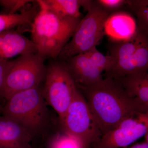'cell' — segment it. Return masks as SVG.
I'll use <instances>...</instances> for the list:
<instances>
[{
    "label": "cell",
    "mask_w": 148,
    "mask_h": 148,
    "mask_svg": "<svg viewBox=\"0 0 148 148\" xmlns=\"http://www.w3.org/2000/svg\"><path fill=\"white\" fill-rule=\"evenodd\" d=\"M90 60L99 70L105 73L108 71L113 64V60L110 55H104L94 47L86 52Z\"/></svg>",
    "instance_id": "cell-20"
},
{
    "label": "cell",
    "mask_w": 148,
    "mask_h": 148,
    "mask_svg": "<svg viewBox=\"0 0 148 148\" xmlns=\"http://www.w3.org/2000/svg\"><path fill=\"white\" fill-rule=\"evenodd\" d=\"M43 95L47 104L62 119L78 88L64 62L53 60L46 66Z\"/></svg>",
    "instance_id": "cell-6"
},
{
    "label": "cell",
    "mask_w": 148,
    "mask_h": 148,
    "mask_svg": "<svg viewBox=\"0 0 148 148\" xmlns=\"http://www.w3.org/2000/svg\"><path fill=\"white\" fill-rule=\"evenodd\" d=\"M77 88L84 96L102 135L139 112L116 79L105 77L94 84Z\"/></svg>",
    "instance_id": "cell-1"
},
{
    "label": "cell",
    "mask_w": 148,
    "mask_h": 148,
    "mask_svg": "<svg viewBox=\"0 0 148 148\" xmlns=\"http://www.w3.org/2000/svg\"><path fill=\"white\" fill-rule=\"evenodd\" d=\"M60 122L63 132L77 139L84 148H90L102 135L84 96L78 88Z\"/></svg>",
    "instance_id": "cell-5"
},
{
    "label": "cell",
    "mask_w": 148,
    "mask_h": 148,
    "mask_svg": "<svg viewBox=\"0 0 148 148\" xmlns=\"http://www.w3.org/2000/svg\"><path fill=\"white\" fill-rule=\"evenodd\" d=\"M34 2L30 0H0V5L3 10V14H14L29 8V5Z\"/></svg>",
    "instance_id": "cell-21"
},
{
    "label": "cell",
    "mask_w": 148,
    "mask_h": 148,
    "mask_svg": "<svg viewBox=\"0 0 148 148\" xmlns=\"http://www.w3.org/2000/svg\"><path fill=\"white\" fill-rule=\"evenodd\" d=\"M37 53L32 40L14 29L0 33V59L9 60L17 56Z\"/></svg>",
    "instance_id": "cell-14"
},
{
    "label": "cell",
    "mask_w": 148,
    "mask_h": 148,
    "mask_svg": "<svg viewBox=\"0 0 148 148\" xmlns=\"http://www.w3.org/2000/svg\"><path fill=\"white\" fill-rule=\"evenodd\" d=\"M96 2L101 7L110 13L120 10L126 5L125 0H96Z\"/></svg>",
    "instance_id": "cell-22"
},
{
    "label": "cell",
    "mask_w": 148,
    "mask_h": 148,
    "mask_svg": "<svg viewBox=\"0 0 148 148\" xmlns=\"http://www.w3.org/2000/svg\"><path fill=\"white\" fill-rule=\"evenodd\" d=\"M34 136L16 121L0 116V148H32Z\"/></svg>",
    "instance_id": "cell-12"
},
{
    "label": "cell",
    "mask_w": 148,
    "mask_h": 148,
    "mask_svg": "<svg viewBox=\"0 0 148 148\" xmlns=\"http://www.w3.org/2000/svg\"><path fill=\"white\" fill-rule=\"evenodd\" d=\"M138 32L137 21L130 14L119 10L109 14L104 25V33L111 42L125 41Z\"/></svg>",
    "instance_id": "cell-10"
},
{
    "label": "cell",
    "mask_w": 148,
    "mask_h": 148,
    "mask_svg": "<svg viewBox=\"0 0 148 148\" xmlns=\"http://www.w3.org/2000/svg\"><path fill=\"white\" fill-rule=\"evenodd\" d=\"M116 80L135 104L138 111L148 112V72L132 73Z\"/></svg>",
    "instance_id": "cell-13"
},
{
    "label": "cell",
    "mask_w": 148,
    "mask_h": 148,
    "mask_svg": "<svg viewBox=\"0 0 148 148\" xmlns=\"http://www.w3.org/2000/svg\"><path fill=\"white\" fill-rule=\"evenodd\" d=\"M45 59L36 53L20 56L12 60L5 82L3 98L41 86L45 79Z\"/></svg>",
    "instance_id": "cell-7"
},
{
    "label": "cell",
    "mask_w": 148,
    "mask_h": 148,
    "mask_svg": "<svg viewBox=\"0 0 148 148\" xmlns=\"http://www.w3.org/2000/svg\"><path fill=\"white\" fill-rule=\"evenodd\" d=\"M110 14L93 1L87 14L82 18L71 38L61 51L56 60L65 62L96 47L105 36L104 25Z\"/></svg>",
    "instance_id": "cell-4"
},
{
    "label": "cell",
    "mask_w": 148,
    "mask_h": 148,
    "mask_svg": "<svg viewBox=\"0 0 148 148\" xmlns=\"http://www.w3.org/2000/svg\"><path fill=\"white\" fill-rule=\"evenodd\" d=\"M36 1L38 10L31 24L32 41L38 55L56 60L82 18H61L49 9L44 0Z\"/></svg>",
    "instance_id": "cell-2"
},
{
    "label": "cell",
    "mask_w": 148,
    "mask_h": 148,
    "mask_svg": "<svg viewBox=\"0 0 148 148\" xmlns=\"http://www.w3.org/2000/svg\"><path fill=\"white\" fill-rule=\"evenodd\" d=\"M3 115L16 121L34 135L47 124L48 111L41 86L17 92L6 100Z\"/></svg>",
    "instance_id": "cell-3"
},
{
    "label": "cell",
    "mask_w": 148,
    "mask_h": 148,
    "mask_svg": "<svg viewBox=\"0 0 148 148\" xmlns=\"http://www.w3.org/2000/svg\"><path fill=\"white\" fill-rule=\"evenodd\" d=\"M2 108L0 106V113H2Z\"/></svg>",
    "instance_id": "cell-25"
},
{
    "label": "cell",
    "mask_w": 148,
    "mask_h": 148,
    "mask_svg": "<svg viewBox=\"0 0 148 148\" xmlns=\"http://www.w3.org/2000/svg\"><path fill=\"white\" fill-rule=\"evenodd\" d=\"M38 10L35 6L14 14H0V33L16 27L30 25Z\"/></svg>",
    "instance_id": "cell-15"
},
{
    "label": "cell",
    "mask_w": 148,
    "mask_h": 148,
    "mask_svg": "<svg viewBox=\"0 0 148 148\" xmlns=\"http://www.w3.org/2000/svg\"><path fill=\"white\" fill-rule=\"evenodd\" d=\"M49 10L61 18H81L83 0H44Z\"/></svg>",
    "instance_id": "cell-16"
},
{
    "label": "cell",
    "mask_w": 148,
    "mask_h": 148,
    "mask_svg": "<svg viewBox=\"0 0 148 148\" xmlns=\"http://www.w3.org/2000/svg\"><path fill=\"white\" fill-rule=\"evenodd\" d=\"M126 148H148V142L144 141L143 143L135 144L129 147Z\"/></svg>",
    "instance_id": "cell-24"
},
{
    "label": "cell",
    "mask_w": 148,
    "mask_h": 148,
    "mask_svg": "<svg viewBox=\"0 0 148 148\" xmlns=\"http://www.w3.org/2000/svg\"><path fill=\"white\" fill-rule=\"evenodd\" d=\"M64 62L77 87L88 86L103 79V72L93 64L86 52L73 56Z\"/></svg>",
    "instance_id": "cell-11"
},
{
    "label": "cell",
    "mask_w": 148,
    "mask_h": 148,
    "mask_svg": "<svg viewBox=\"0 0 148 148\" xmlns=\"http://www.w3.org/2000/svg\"><path fill=\"white\" fill-rule=\"evenodd\" d=\"M125 6L137 17L138 32L148 34V1L127 0Z\"/></svg>",
    "instance_id": "cell-17"
},
{
    "label": "cell",
    "mask_w": 148,
    "mask_h": 148,
    "mask_svg": "<svg viewBox=\"0 0 148 148\" xmlns=\"http://www.w3.org/2000/svg\"><path fill=\"white\" fill-rule=\"evenodd\" d=\"M137 46L135 55V72H148V34L137 32Z\"/></svg>",
    "instance_id": "cell-18"
},
{
    "label": "cell",
    "mask_w": 148,
    "mask_h": 148,
    "mask_svg": "<svg viewBox=\"0 0 148 148\" xmlns=\"http://www.w3.org/2000/svg\"><path fill=\"white\" fill-rule=\"evenodd\" d=\"M49 148H84L75 138L65 132L53 136L49 144Z\"/></svg>",
    "instance_id": "cell-19"
},
{
    "label": "cell",
    "mask_w": 148,
    "mask_h": 148,
    "mask_svg": "<svg viewBox=\"0 0 148 148\" xmlns=\"http://www.w3.org/2000/svg\"><path fill=\"white\" fill-rule=\"evenodd\" d=\"M12 60L0 59V98H3L5 82Z\"/></svg>",
    "instance_id": "cell-23"
},
{
    "label": "cell",
    "mask_w": 148,
    "mask_h": 148,
    "mask_svg": "<svg viewBox=\"0 0 148 148\" xmlns=\"http://www.w3.org/2000/svg\"><path fill=\"white\" fill-rule=\"evenodd\" d=\"M136 34L132 38L125 41L110 42L108 47L109 55L112 58L113 64L110 70L105 73V77L117 79L136 73L135 55L137 46Z\"/></svg>",
    "instance_id": "cell-9"
},
{
    "label": "cell",
    "mask_w": 148,
    "mask_h": 148,
    "mask_svg": "<svg viewBox=\"0 0 148 148\" xmlns=\"http://www.w3.org/2000/svg\"><path fill=\"white\" fill-rule=\"evenodd\" d=\"M147 133L148 113L139 112L103 134L92 146L93 148L125 147Z\"/></svg>",
    "instance_id": "cell-8"
}]
</instances>
